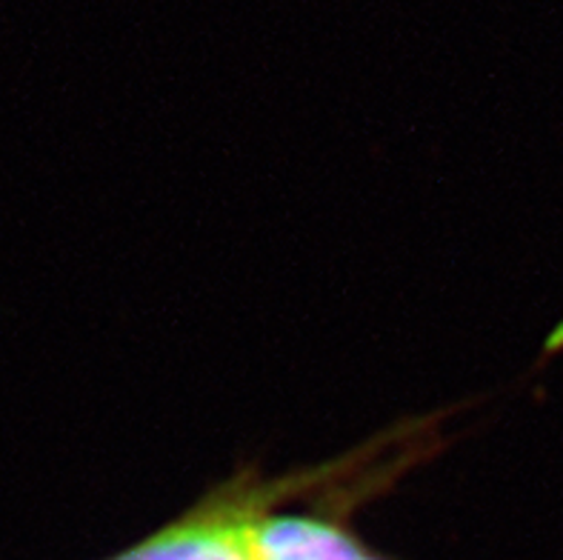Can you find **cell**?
<instances>
[{"label":"cell","instance_id":"cell-1","mask_svg":"<svg viewBox=\"0 0 563 560\" xmlns=\"http://www.w3.org/2000/svg\"><path fill=\"white\" fill-rule=\"evenodd\" d=\"M338 466L341 463L275 481H257L255 475L232 477L184 518L112 560H257L255 532L269 515V506L307 490L309 483L327 481Z\"/></svg>","mask_w":563,"mask_h":560},{"label":"cell","instance_id":"cell-2","mask_svg":"<svg viewBox=\"0 0 563 560\" xmlns=\"http://www.w3.org/2000/svg\"><path fill=\"white\" fill-rule=\"evenodd\" d=\"M257 560H384L346 526L307 515H266L255 532Z\"/></svg>","mask_w":563,"mask_h":560}]
</instances>
